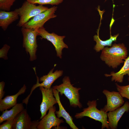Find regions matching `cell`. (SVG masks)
<instances>
[{"label": "cell", "mask_w": 129, "mask_h": 129, "mask_svg": "<svg viewBox=\"0 0 129 129\" xmlns=\"http://www.w3.org/2000/svg\"><path fill=\"white\" fill-rule=\"evenodd\" d=\"M127 54V48L124 43H115L102 50L100 58L109 67L115 69L124 62Z\"/></svg>", "instance_id": "cell-1"}, {"label": "cell", "mask_w": 129, "mask_h": 129, "mask_svg": "<svg viewBox=\"0 0 129 129\" xmlns=\"http://www.w3.org/2000/svg\"><path fill=\"white\" fill-rule=\"evenodd\" d=\"M62 83L56 85L52 88L56 90L62 95L63 94L69 99L70 106L73 107L81 108L82 105L80 102V97L79 91L80 88L73 86L70 82L69 77L64 76L62 79Z\"/></svg>", "instance_id": "cell-2"}, {"label": "cell", "mask_w": 129, "mask_h": 129, "mask_svg": "<svg viewBox=\"0 0 129 129\" xmlns=\"http://www.w3.org/2000/svg\"><path fill=\"white\" fill-rule=\"evenodd\" d=\"M87 104L88 107L83 109L81 112L76 113L75 117L79 119L87 117L101 122L102 129H110L107 121V113L97 108L96 100L89 101Z\"/></svg>", "instance_id": "cell-3"}, {"label": "cell", "mask_w": 129, "mask_h": 129, "mask_svg": "<svg viewBox=\"0 0 129 129\" xmlns=\"http://www.w3.org/2000/svg\"><path fill=\"white\" fill-rule=\"evenodd\" d=\"M48 8L43 5L37 6L35 4L30 3L26 0L21 7L15 9L20 17L17 26L22 27L33 17Z\"/></svg>", "instance_id": "cell-4"}, {"label": "cell", "mask_w": 129, "mask_h": 129, "mask_svg": "<svg viewBox=\"0 0 129 129\" xmlns=\"http://www.w3.org/2000/svg\"><path fill=\"white\" fill-rule=\"evenodd\" d=\"M21 31L23 36V47L29 55V60L36 59V53L38 47L36 38L38 36L36 30L22 27Z\"/></svg>", "instance_id": "cell-5"}, {"label": "cell", "mask_w": 129, "mask_h": 129, "mask_svg": "<svg viewBox=\"0 0 129 129\" xmlns=\"http://www.w3.org/2000/svg\"><path fill=\"white\" fill-rule=\"evenodd\" d=\"M57 8L55 6L48 8L33 17L22 27L36 30L43 27L46 22L57 16L54 13Z\"/></svg>", "instance_id": "cell-6"}, {"label": "cell", "mask_w": 129, "mask_h": 129, "mask_svg": "<svg viewBox=\"0 0 129 129\" xmlns=\"http://www.w3.org/2000/svg\"><path fill=\"white\" fill-rule=\"evenodd\" d=\"M36 30L38 35L41 37V38L46 39L52 43L55 48L57 56L61 59L63 49L68 48L67 45L63 41L65 36H59L54 32L49 33L43 27Z\"/></svg>", "instance_id": "cell-7"}, {"label": "cell", "mask_w": 129, "mask_h": 129, "mask_svg": "<svg viewBox=\"0 0 129 129\" xmlns=\"http://www.w3.org/2000/svg\"><path fill=\"white\" fill-rule=\"evenodd\" d=\"M54 68L52 69L47 75H44L39 79L37 76L36 83L33 85L32 87L30 94L25 99L27 101H28L29 98L32 91L38 87H43L45 88L48 89L51 88L52 85L57 79L63 74L62 70H56L53 72Z\"/></svg>", "instance_id": "cell-8"}, {"label": "cell", "mask_w": 129, "mask_h": 129, "mask_svg": "<svg viewBox=\"0 0 129 129\" xmlns=\"http://www.w3.org/2000/svg\"><path fill=\"white\" fill-rule=\"evenodd\" d=\"M102 93L106 97L107 103L100 110L107 113L115 110L124 104V101L123 97L118 92L110 91L104 89Z\"/></svg>", "instance_id": "cell-9"}, {"label": "cell", "mask_w": 129, "mask_h": 129, "mask_svg": "<svg viewBox=\"0 0 129 129\" xmlns=\"http://www.w3.org/2000/svg\"><path fill=\"white\" fill-rule=\"evenodd\" d=\"M48 110V114L39 122L37 127V129H50L53 127L59 128L60 124L64 122L63 119L56 117L55 106L50 108Z\"/></svg>", "instance_id": "cell-10"}, {"label": "cell", "mask_w": 129, "mask_h": 129, "mask_svg": "<svg viewBox=\"0 0 129 129\" xmlns=\"http://www.w3.org/2000/svg\"><path fill=\"white\" fill-rule=\"evenodd\" d=\"M39 122L32 121L27 110L24 109L15 117L13 129H37Z\"/></svg>", "instance_id": "cell-11"}, {"label": "cell", "mask_w": 129, "mask_h": 129, "mask_svg": "<svg viewBox=\"0 0 129 129\" xmlns=\"http://www.w3.org/2000/svg\"><path fill=\"white\" fill-rule=\"evenodd\" d=\"M39 90L42 96V102L40 105V111L41 114L40 119H42L46 115L47 112L49 108L57 103V102L54 96L52 88L47 89L43 87H40Z\"/></svg>", "instance_id": "cell-12"}, {"label": "cell", "mask_w": 129, "mask_h": 129, "mask_svg": "<svg viewBox=\"0 0 129 129\" xmlns=\"http://www.w3.org/2000/svg\"><path fill=\"white\" fill-rule=\"evenodd\" d=\"M129 111V103L126 102L121 107L107 113L108 126L111 129L117 128L118 122L121 117L125 112Z\"/></svg>", "instance_id": "cell-13"}, {"label": "cell", "mask_w": 129, "mask_h": 129, "mask_svg": "<svg viewBox=\"0 0 129 129\" xmlns=\"http://www.w3.org/2000/svg\"><path fill=\"white\" fill-rule=\"evenodd\" d=\"M52 90L54 96L56 99L59 108V110L56 111L55 113L57 117L59 118L61 117L65 119L66 123L71 129H78L73 122V118L66 111L62 105L60 100L59 92L53 88Z\"/></svg>", "instance_id": "cell-14"}, {"label": "cell", "mask_w": 129, "mask_h": 129, "mask_svg": "<svg viewBox=\"0 0 129 129\" xmlns=\"http://www.w3.org/2000/svg\"><path fill=\"white\" fill-rule=\"evenodd\" d=\"M27 89L26 86L24 84L23 86L16 94L12 95L6 96L3 99L0 100V111L3 112L9 109L14 106L17 102L18 97L22 94H24Z\"/></svg>", "instance_id": "cell-15"}, {"label": "cell", "mask_w": 129, "mask_h": 129, "mask_svg": "<svg viewBox=\"0 0 129 129\" xmlns=\"http://www.w3.org/2000/svg\"><path fill=\"white\" fill-rule=\"evenodd\" d=\"M19 16L15 10L10 11L0 10V27L3 30H6L10 25L19 19Z\"/></svg>", "instance_id": "cell-16"}, {"label": "cell", "mask_w": 129, "mask_h": 129, "mask_svg": "<svg viewBox=\"0 0 129 129\" xmlns=\"http://www.w3.org/2000/svg\"><path fill=\"white\" fill-rule=\"evenodd\" d=\"M124 62L123 66L118 72L115 73L113 71L110 74H105V76L106 77L112 76V81L122 83L124 75H127L129 77V55L125 59Z\"/></svg>", "instance_id": "cell-17"}, {"label": "cell", "mask_w": 129, "mask_h": 129, "mask_svg": "<svg viewBox=\"0 0 129 129\" xmlns=\"http://www.w3.org/2000/svg\"><path fill=\"white\" fill-rule=\"evenodd\" d=\"M24 109L23 103L16 104L10 110H5L3 111L0 116V123L15 118Z\"/></svg>", "instance_id": "cell-18"}, {"label": "cell", "mask_w": 129, "mask_h": 129, "mask_svg": "<svg viewBox=\"0 0 129 129\" xmlns=\"http://www.w3.org/2000/svg\"><path fill=\"white\" fill-rule=\"evenodd\" d=\"M119 34L112 36L111 34L110 38L105 41H102L100 39L98 33V35H95L93 36L94 41H96V44L94 47V50L97 52L102 50L106 46H111L113 42L116 41Z\"/></svg>", "instance_id": "cell-19"}, {"label": "cell", "mask_w": 129, "mask_h": 129, "mask_svg": "<svg viewBox=\"0 0 129 129\" xmlns=\"http://www.w3.org/2000/svg\"><path fill=\"white\" fill-rule=\"evenodd\" d=\"M28 2L34 4L39 5L49 4L52 5H58L62 3L64 0H26Z\"/></svg>", "instance_id": "cell-20"}, {"label": "cell", "mask_w": 129, "mask_h": 129, "mask_svg": "<svg viewBox=\"0 0 129 129\" xmlns=\"http://www.w3.org/2000/svg\"><path fill=\"white\" fill-rule=\"evenodd\" d=\"M116 88L123 97L127 98L129 100V85L125 86H121L116 83Z\"/></svg>", "instance_id": "cell-21"}, {"label": "cell", "mask_w": 129, "mask_h": 129, "mask_svg": "<svg viewBox=\"0 0 129 129\" xmlns=\"http://www.w3.org/2000/svg\"><path fill=\"white\" fill-rule=\"evenodd\" d=\"M16 0H0V9L9 11Z\"/></svg>", "instance_id": "cell-22"}, {"label": "cell", "mask_w": 129, "mask_h": 129, "mask_svg": "<svg viewBox=\"0 0 129 129\" xmlns=\"http://www.w3.org/2000/svg\"><path fill=\"white\" fill-rule=\"evenodd\" d=\"M10 48V46L7 44L4 45L3 47L0 49V58L5 60L7 59V54Z\"/></svg>", "instance_id": "cell-23"}, {"label": "cell", "mask_w": 129, "mask_h": 129, "mask_svg": "<svg viewBox=\"0 0 129 129\" xmlns=\"http://www.w3.org/2000/svg\"><path fill=\"white\" fill-rule=\"evenodd\" d=\"M15 118L7 120L5 122L0 125V129H12L14 123Z\"/></svg>", "instance_id": "cell-24"}, {"label": "cell", "mask_w": 129, "mask_h": 129, "mask_svg": "<svg viewBox=\"0 0 129 129\" xmlns=\"http://www.w3.org/2000/svg\"><path fill=\"white\" fill-rule=\"evenodd\" d=\"M5 85V82L3 81L0 82V100L2 99L5 93L4 91Z\"/></svg>", "instance_id": "cell-25"}, {"label": "cell", "mask_w": 129, "mask_h": 129, "mask_svg": "<svg viewBox=\"0 0 129 129\" xmlns=\"http://www.w3.org/2000/svg\"><path fill=\"white\" fill-rule=\"evenodd\" d=\"M128 81H129V77H128Z\"/></svg>", "instance_id": "cell-26"}, {"label": "cell", "mask_w": 129, "mask_h": 129, "mask_svg": "<svg viewBox=\"0 0 129 129\" xmlns=\"http://www.w3.org/2000/svg\"><path fill=\"white\" fill-rule=\"evenodd\" d=\"M128 27H129V26H128Z\"/></svg>", "instance_id": "cell-27"}]
</instances>
